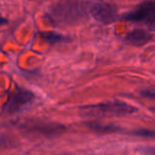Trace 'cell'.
<instances>
[{
	"label": "cell",
	"instance_id": "8fae6325",
	"mask_svg": "<svg viewBox=\"0 0 155 155\" xmlns=\"http://www.w3.org/2000/svg\"><path fill=\"white\" fill-rule=\"evenodd\" d=\"M7 23V20L2 16H0V25H4V24H6Z\"/></svg>",
	"mask_w": 155,
	"mask_h": 155
},
{
	"label": "cell",
	"instance_id": "30bf717a",
	"mask_svg": "<svg viewBox=\"0 0 155 155\" xmlns=\"http://www.w3.org/2000/svg\"><path fill=\"white\" fill-rule=\"evenodd\" d=\"M142 94L145 97H150V98H155V91H151V90H146L142 93Z\"/></svg>",
	"mask_w": 155,
	"mask_h": 155
},
{
	"label": "cell",
	"instance_id": "7c38bea8",
	"mask_svg": "<svg viewBox=\"0 0 155 155\" xmlns=\"http://www.w3.org/2000/svg\"><path fill=\"white\" fill-rule=\"evenodd\" d=\"M153 110H154V111H155V108H154V109H153Z\"/></svg>",
	"mask_w": 155,
	"mask_h": 155
},
{
	"label": "cell",
	"instance_id": "7a4b0ae2",
	"mask_svg": "<svg viewBox=\"0 0 155 155\" xmlns=\"http://www.w3.org/2000/svg\"><path fill=\"white\" fill-rule=\"evenodd\" d=\"M35 99V95L28 90L19 89L14 92L8 98L4 107V113L6 114H14L21 112L28 106Z\"/></svg>",
	"mask_w": 155,
	"mask_h": 155
},
{
	"label": "cell",
	"instance_id": "9c48e42d",
	"mask_svg": "<svg viewBox=\"0 0 155 155\" xmlns=\"http://www.w3.org/2000/svg\"><path fill=\"white\" fill-rule=\"evenodd\" d=\"M145 22H146L148 27H149L151 30L155 31V15H153L152 17H150L148 20H146Z\"/></svg>",
	"mask_w": 155,
	"mask_h": 155
},
{
	"label": "cell",
	"instance_id": "277c9868",
	"mask_svg": "<svg viewBox=\"0 0 155 155\" xmlns=\"http://www.w3.org/2000/svg\"><path fill=\"white\" fill-rule=\"evenodd\" d=\"M155 15V1H147L140 5L134 11L124 15V19L128 21H146Z\"/></svg>",
	"mask_w": 155,
	"mask_h": 155
},
{
	"label": "cell",
	"instance_id": "3957f363",
	"mask_svg": "<svg viewBox=\"0 0 155 155\" xmlns=\"http://www.w3.org/2000/svg\"><path fill=\"white\" fill-rule=\"evenodd\" d=\"M90 12L95 20L106 25L114 22L118 18L116 8L106 2H98L94 4Z\"/></svg>",
	"mask_w": 155,
	"mask_h": 155
},
{
	"label": "cell",
	"instance_id": "6da1fadb",
	"mask_svg": "<svg viewBox=\"0 0 155 155\" xmlns=\"http://www.w3.org/2000/svg\"><path fill=\"white\" fill-rule=\"evenodd\" d=\"M83 110L91 115H126L135 113L137 109L121 101L106 102L95 105L84 107Z\"/></svg>",
	"mask_w": 155,
	"mask_h": 155
},
{
	"label": "cell",
	"instance_id": "52a82bcc",
	"mask_svg": "<svg viewBox=\"0 0 155 155\" xmlns=\"http://www.w3.org/2000/svg\"><path fill=\"white\" fill-rule=\"evenodd\" d=\"M42 36L47 40L49 43L51 44H55V43H59V42H63L65 40V38L63 35H60L58 34L55 33H52V32H46L42 34Z\"/></svg>",
	"mask_w": 155,
	"mask_h": 155
},
{
	"label": "cell",
	"instance_id": "ba28073f",
	"mask_svg": "<svg viewBox=\"0 0 155 155\" xmlns=\"http://www.w3.org/2000/svg\"><path fill=\"white\" fill-rule=\"evenodd\" d=\"M134 134L138 136H144V137H155V132L149 130H140L135 132Z\"/></svg>",
	"mask_w": 155,
	"mask_h": 155
},
{
	"label": "cell",
	"instance_id": "5b68a950",
	"mask_svg": "<svg viewBox=\"0 0 155 155\" xmlns=\"http://www.w3.org/2000/svg\"><path fill=\"white\" fill-rule=\"evenodd\" d=\"M152 39V35L143 29H135L131 31L125 37L126 42L134 46H142Z\"/></svg>",
	"mask_w": 155,
	"mask_h": 155
},
{
	"label": "cell",
	"instance_id": "8992f818",
	"mask_svg": "<svg viewBox=\"0 0 155 155\" xmlns=\"http://www.w3.org/2000/svg\"><path fill=\"white\" fill-rule=\"evenodd\" d=\"M89 127L99 133H114L121 130L120 127H116L114 125H101L99 124H90Z\"/></svg>",
	"mask_w": 155,
	"mask_h": 155
}]
</instances>
